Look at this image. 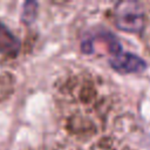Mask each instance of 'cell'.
Segmentation results:
<instances>
[{
    "mask_svg": "<svg viewBox=\"0 0 150 150\" xmlns=\"http://www.w3.org/2000/svg\"><path fill=\"white\" fill-rule=\"evenodd\" d=\"M38 12V4L34 1H28L23 6V13H22V20L26 23H30L33 22V20L35 19Z\"/></svg>",
    "mask_w": 150,
    "mask_h": 150,
    "instance_id": "5b68a950",
    "label": "cell"
},
{
    "mask_svg": "<svg viewBox=\"0 0 150 150\" xmlns=\"http://www.w3.org/2000/svg\"><path fill=\"white\" fill-rule=\"evenodd\" d=\"M20 40L9 28L0 22V53L7 56H15L20 50Z\"/></svg>",
    "mask_w": 150,
    "mask_h": 150,
    "instance_id": "277c9868",
    "label": "cell"
},
{
    "mask_svg": "<svg viewBox=\"0 0 150 150\" xmlns=\"http://www.w3.org/2000/svg\"><path fill=\"white\" fill-rule=\"evenodd\" d=\"M42 150H61V149H42Z\"/></svg>",
    "mask_w": 150,
    "mask_h": 150,
    "instance_id": "8992f818",
    "label": "cell"
},
{
    "mask_svg": "<svg viewBox=\"0 0 150 150\" xmlns=\"http://www.w3.org/2000/svg\"><path fill=\"white\" fill-rule=\"evenodd\" d=\"M55 96L70 135L90 137L103 128L110 103L100 77L87 71L69 74L57 84Z\"/></svg>",
    "mask_w": 150,
    "mask_h": 150,
    "instance_id": "6da1fadb",
    "label": "cell"
},
{
    "mask_svg": "<svg viewBox=\"0 0 150 150\" xmlns=\"http://www.w3.org/2000/svg\"><path fill=\"white\" fill-rule=\"evenodd\" d=\"M112 20L118 29L139 34L145 26V12L138 1H118L112 9Z\"/></svg>",
    "mask_w": 150,
    "mask_h": 150,
    "instance_id": "7a4b0ae2",
    "label": "cell"
},
{
    "mask_svg": "<svg viewBox=\"0 0 150 150\" xmlns=\"http://www.w3.org/2000/svg\"><path fill=\"white\" fill-rule=\"evenodd\" d=\"M110 67L120 74H138L146 69V63L136 54L121 50L109 57Z\"/></svg>",
    "mask_w": 150,
    "mask_h": 150,
    "instance_id": "3957f363",
    "label": "cell"
}]
</instances>
